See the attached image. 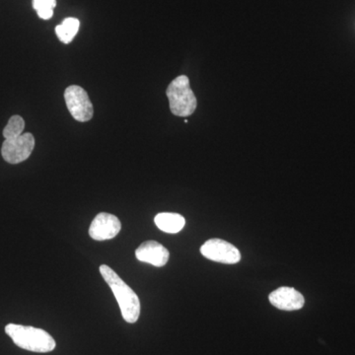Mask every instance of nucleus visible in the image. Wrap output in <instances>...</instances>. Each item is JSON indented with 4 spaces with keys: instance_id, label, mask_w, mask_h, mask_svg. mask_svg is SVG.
Returning <instances> with one entry per match:
<instances>
[{
    "instance_id": "1",
    "label": "nucleus",
    "mask_w": 355,
    "mask_h": 355,
    "mask_svg": "<svg viewBox=\"0 0 355 355\" xmlns=\"http://www.w3.org/2000/svg\"><path fill=\"white\" fill-rule=\"evenodd\" d=\"M100 273L113 291L120 306L123 320L128 323L135 324L140 315V301L137 294L110 266H100Z\"/></svg>"
},
{
    "instance_id": "2",
    "label": "nucleus",
    "mask_w": 355,
    "mask_h": 355,
    "mask_svg": "<svg viewBox=\"0 0 355 355\" xmlns=\"http://www.w3.org/2000/svg\"><path fill=\"white\" fill-rule=\"evenodd\" d=\"M6 333L17 347L29 352L46 354L57 347L55 338L48 331L34 327L8 324L6 327Z\"/></svg>"
},
{
    "instance_id": "3",
    "label": "nucleus",
    "mask_w": 355,
    "mask_h": 355,
    "mask_svg": "<svg viewBox=\"0 0 355 355\" xmlns=\"http://www.w3.org/2000/svg\"><path fill=\"white\" fill-rule=\"evenodd\" d=\"M166 94L169 99L170 110L175 116L187 118L197 109V98L186 76H178L174 79L168 86Z\"/></svg>"
},
{
    "instance_id": "4",
    "label": "nucleus",
    "mask_w": 355,
    "mask_h": 355,
    "mask_svg": "<svg viewBox=\"0 0 355 355\" xmlns=\"http://www.w3.org/2000/svg\"><path fill=\"white\" fill-rule=\"evenodd\" d=\"M64 100L67 109L74 120L90 121L94 114L92 103L85 90L80 86H69L64 91Z\"/></svg>"
},
{
    "instance_id": "5",
    "label": "nucleus",
    "mask_w": 355,
    "mask_h": 355,
    "mask_svg": "<svg viewBox=\"0 0 355 355\" xmlns=\"http://www.w3.org/2000/svg\"><path fill=\"white\" fill-rule=\"evenodd\" d=\"M34 147V135L22 133L19 137L6 139L2 144L1 155L9 164H19L30 157Z\"/></svg>"
},
{
    "instance_id": "6",
    "label": "nucleus",
    "mask_w": 355,
    "mask_h": 355,
    "mask_svg": "<svg viewBox=\"0 0 355 355\" xmlns=\"http://www.w3.org/2000/svg\"><path fill=\"white\" fill-rule=\"evenodd\" d=\"M200 253L210 261L217 263L234 265L241 260L239 250L221 239H210L200 248Z\"/></svg>"
},
{
    "instance_id": "7",
    "label": "nucleus",
    "mask_w": 355,
    "mask_h": 355,
    "mask_svg": "<svg viewBox=\"0 0 355 355\" xmlns=\"http://www.w3.org/2000/svg\"><path fill=\"white\" fill-rule=\"evenodd\" d=\"M121 224L118 217L101 212L95 217L89 228V235L96 241L113 239L120 233Z\"/></svg>"
},
{
    "instance_id": "8",
    "label": "nucleus",
    "mask_w": 355,
    "mask_h": 355,
    "mask_svg": "<svg viewBox=\"0 0 355 355\" xmlns=\"http://www.w3.org/2000/svg\"><path fill=\"white\" fill-rule=\"evenodd\" d=\"M275 308L284 311L300 310L304 306V296L292 287H279L268 296Z\"/></svg>"
},
{
    "instance_id": "9",
    "label": "nucleus",
    "mask_w": 355,
    "mask_h": 355,
    "mask_svg": "<svg viewBox=\"0 0 355 355\" xmlns=\"http://www.w3.org/2000/svg\"><path fill=\"white\" fill-rule=\"evenodd\" d=\"M135 257L137 260L144 263H150L157 268L164 266L169 261V251L160 243L156 241H146L142 243L137 251Z\"/></svg>"
},
{
    "instance_id": "10",
    "label": "nucleus",
    "mask_w": 355,
    "mask_h": 355,
    "mask_svg": "<svg viewBox=\"0 0 355 355\" xmlns=\"http://www.w3.org/2000/svg\"><path fill=\"white\" fill-rule=\"evenodd\" d=\"M156 226L163 232L175 234L184 228L186 220L181 214H172V212H162L155 216Z\"/></svg>"
},
{
    "instance_id": "11",
    "label": "nucleus",
    "mask_w": 355,
    "mask_h": 355,
    "mask_svg": "<svg viewBox=\"0 0 355 355\" xmlns=\"http://www.w3.org/2000/svg\"><path fill=\"white\" fill-rule=\"evenodd\" d=\"M79 27H80V22L78 19L72 17L67 18L62 21V24L55 27V34L60 42L69 44L78 33Z\"/></svg>"
},
{
    "instance_id": "12",
    "label": "nucleus",
    "mask_w": 355,
    "mask_h": 355,
    "mask_svg": "<svg viewBox=\"0 0 355 355\" xmlns=\"http://www.w3.org/2000/svg\"><path fill=\"white\" fill-rule=\"evenodd\" d=\"M25 128V121L20 116H11L10 120L3 130V137L6 139H13L22 135Z\"/></svg>"
},
{
    "instance_id": "13",
    "label": "nucleus",
    "mask_w": 355,
    "mask_h": 355,
    "mask_svg": "<svg viewBox=\"0 0 355 355\" xmlns=\"http://www.w3.org/2000/svg\"><path fill=\"white\" fill-rule=\"evenodd\" d=\"M55 6H57V0H33V8L37 11L41 19H51Z\"/></svg>"
}]
</instances>
